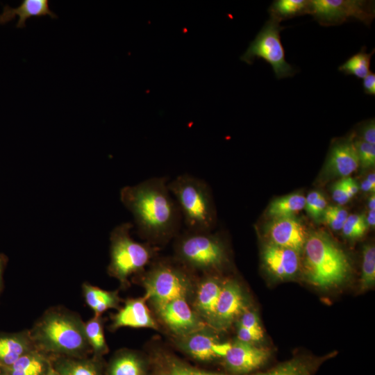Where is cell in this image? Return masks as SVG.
Listing matches in <instances>:
<instances>
[{
  "label": "cell",
  "mask_w": 375,
  "mask_h": 375,
  "mask_svg": "<svg viewBox=\"0 0 375 375\" xmlns=\"http://www.w3.org/2000/svg\"><path fill=\"white\" fill-rule=\"evenodd\" d=\"M4 8L12 18L18 16L16 24L17 28L24 27L26 20L32 17L48 15L51 18L57 17L50 10L49 1L47 0H24L17 8H13L6 6Z\"/></svg>",
  "instance_id": "7402d4cb"
},
{
  "label": "cell",
  "mask_w": 375,
  "mask_h": 375,
  "mask_svg": "<svg viewBox=\"0 0 375 375\" xmlns=\"http://www.w3.org/2000/svg\"><path fill=\"white\" fill-rule=\"evenodd\" d=\"M44 375H60L56 371L49 369Z\"/></svg>",
  "instance_id": "f6af8a7d"
},
{
  "label": "cell",
  "mask_w": 375,
  "mask_h": 375,
  "mask_svg": "<svg viewBox=\"0 0 375 375\" xmlns=\"http://www.w3.org/2000/svg\"><path fill=\"white\" fill-rule=\"evenodd\" d=\"M306 197L299 193H293L274 200L267 210L274 219L294 217L305 207Z\"/></svg>",
  "instance_id": "cb8c5ba5"
},
{
  "label": "cell",
  "mask_w": 375,
  "mask_h": 375,
  "mask_svg": "<svg viewBox=\"0 0 375 375\" xmlns=\"http://www.w3.org/2000/svg\"><path fill=\"white\" fill-rule=\"evenodd\" d=\"M268 350L235 340L223 358L224 367L236 375L247 374L263 366L269 360Z\"/></svg>",
  "instance_id": "7c38bea8"
},
{
  "label": "cell",
  "mask_w": 375,
  "mask_h": 375,
  "mask_svg": "<svg viewBox=\"0 0 375 375\" xmlns=\"http://www.w3.org/2000/svg\"><path fill=\"white\" fill-rule=\"evenodd\" d=\"M149 375H227L214 373L193 367L171 351L162 349H153L147 358ZM251 375H277L272 370Z\"/></svg>",
  "instance_id": "4fadbf2b"
},
{
  "label": "cell",
  "mask_w": 375,
  "mask_h": 375,
  "mask_svg": "<svg viewBox=\"0 0 375 375\" xmlns=\"http://www.w3.org/2000/svg\"><path fill=\"white\" fill-rule=\"evenodd\" d=\"M124 326L158 328L143 297L126 301L124 307L114 315L111 327L117 329Z\"/></svg>",
  "instance_id": "d6986e66"
},
{
  "label": "cell",
  "mask_w": 375,
  "mask_h": 375,
  "mask_svg": "<svg viewBox=\"0 0 375 375\" xmlns=\"http://www.w3.org/2000/svg\"><path fill=\"white\" fill-rule=\"evenodd\" d=\"M237 340L244 342L253 344L260 341L261 338L248 329L238 325Z\"/></svg>",
  "instance_id": "74e56055"
},
{
  "label": "cell",
  "mask_w": 375,
  "mask_h": 375,
  "mask_svg": "<svg viewBox=\"0 0 375 375\" xmlns=\"http://www.w3.org/2000/svg\"><path fill=\"white\" fill-rule=\"evenodd\" d=\"M150 265L142 275V283L145 289L143 298L154 310L173 299H188L194 287L192 270L175 258L153 260Z\"/></svg>",
  "instance_id": "5b68a950"
},
{
  "label": "cell",
  "mask_w": 375,
  "mask_h": 375,
  "mask_svg": "<svg viewBox=\"0 0 375 375\" xmlns=\"http://www.w3.org/2000/svg\"><path fill=\"white\" fill-rule=\"evenodd\" d=\"M56 367L60 375H101L99 366L89 360H63Z\"/></svg>",
  "instance_id": "f1b7e54d"
},
{
  "label": "cell",
  "mask_w": 375,
  "mask_h": 375,
  "mask_svg": "<svg viewBox=\"0 0 375 375\" xmlns=\"http://www.w3.org/2000/svg\"><path fill=\"white\" fill-rule=\"evenodd\" d=\"M363 79L364 92L367 94H375V74L369 72Z\"/></svg>",
  "instance_id": "f35d334b"
},
{
  "label": "cell",
  "mask_w": 375,
  "mask_h": 375,
  "mask_svg": "<svg viewBox=\"0 0 375 375\" xmlns=\"http://www.w3.org/2000/svg\"><path fill=\"white\" fill-rule=\"evenodd\" d=\"M132 227L130 223L122 224L112 231L110 238L108 271L122 283H126L131 275L144 272L158 251L156 245L133 240L129 233Z\"/></svg>",
  "instance_id": "52a82bcc"
},
{
  "label": "cell",
  "mask_w": 375,
  "mask_h": 375,
  "mask_svg": "<svg viewBox=\"0 0 375 375\" xmlns=\"http://www.w3.org/2000/svg\"><path fill=\"white\" fill-rule=\"evenodd\" d=\"M83 290L86 303L94 310L95 317L119 306L120 299L117 292L106 291L90 285H85Z\"/></svg>",
  "instance_id": "603a6c76"
},
{
  "label": "cell",
  "mask_w": 375,
  "mask_h": 375,
  "mask_svg": "<svg viewBox=\"0 0 375 375\" xmlns=\"http://www.w3.org/2000/svg\"><path fill=\"white\" fill-rule=\"evenodd\" d=\"M247 308L243 291L238 281H223L210 328L222 331L228 328Z\"/></svg>",
  "instance_id": "8fae6325"
},
{
  "label": "cell",
  "mask_w": 375,
  "mask_h": 375,
  "mask_svg": "<svg viewBox=\"0 0 375 375\" xmlns=\"http://www.w3.org/2000/svg\"><path fill=\"white\" fill-rule=\"evenodd\" d=\"M208 326L176 338L177 347L191 358L201 362H210L217 358L214 353V346L217 338Z\"/></svg>",
  "instance_id": "e0dca14e"
},
{
  "label": "cell",
  "mask_w": 375,
  "mask_h": 375,
  "mask_svg": "<svg viewBox=\"0 0 375 375\" xmlns=\"http://www.w3.org/2000/svg\"><path fill=\"white\" fill-rule=\"evenodd\" d=\"M375 282V248L372 244L365 245L362 252L361 284L362 288L372 286Z\"/></svg>",
  "instance_id": "f546056e"
},
{
  "label": "cell",
  "mask_w": 375,
  "mask_h": 375,
  "mask_svg": "<svg viewBox=\"0 0 375 375\" xmlns=\"http://www.w3.org/2000/svg\"><path fill=\"white\" fill-rule=\"evenodd\" d=\"M367 228L368 225L363 215L352 214L348 215L342 231L346 238L355 240L362 238Z\"/></svg>",
  "instance_id": "4dcf8cb0"
},
{
  "label": "cell",
  "mask_w": 375,
  "mask_h": 375,
  "mask_svg": "<svg viewBox=\"0 0 375 375\" xmlns=\"http://www.w3.org/2000/svg\"><path fill=\"white\" fill-rule=\"evenodd\" d=\"M309 1L306 0H276L269 7L270 15L281 21L304 13H308Z\"/></svg>",
  "instance_id": "4316f807"
},
{
  "label": "cell",
  "mask_w": 375,
  "mask_h": 375,
  "mask_svg": "<svg viewBox=\"0 0 375 375\" xmlns=\"http://www.w3.org/2000/svg\"><path fill=\"white\" fill-rule=\"evenodd\" d=\"M187 299L185 297L173 299L155 310L160 322L176 338L208 326Z\"/></svg>",
  "instance_id": "30bf717a"
},
{
  "label": "cell",
  "mask_w": 375,
  "mask_h": 375,
  "mask_svg": "<svg viewBox=\"0 0 375 375\" xmlns=\"http://www.w3.org/2000/svg\"><path fill=\"white\" fill-rule=\"evenodd\" d=\"M368 226L374 227L375 225V210H369L367 217H365Z\"/></svg>",
  "instance_id": "b9f144b4"
},
{
  "label": "cell",
  "mask_w": 375,
  "mask_h": 375,
  "mask_svg": "<svg viewBox=\"0 0 375 375\" xmlns=\"http://www.w3.org/2000/svg\"><path fill=\"white\" fill-rule=\"evenodd\" d=\"M0 273H1V266H0Z\"/></svg>",
  "instance_id": "bcb514c9"
},
{
  "label": "cell",
  "mask_w": 375,
  "mask_h": 375,
  "mask_svg": "<svg viewBox=\"0 0 375 375\" xmlns=\"http://www.w3.org/2000/svg\"><path fill=\"white\" fill-rule=\"evenodd\" d=\"M167 185L180 209L186 230L211 231L215 224L216 213L207 183L199 177L183 174L168 181Z\"/></svg>",
  "instance_id": "277c9868"
},
{
  "label": "cell",
  "mask_w": 375,
  "mask_h": 375,
  "mask_svg": "<svg viewBox=\"0 0 375 375\" xmlns=\"http://www.w3.org/2000/svg\"><path fill=\"white\" fill-rule=\"evenodd\" d=\"M7 368L9 375H44L49 370L46 360L32 351L21 356Z\"/></svg>",
  "instance_id": "d4e9b609"
},
{
  "label": "cell",
  "mask_w": 375,
  "mask_h": 375,
  "mask_svg": "<svg viewBox=\"0 0 375 375\" xmlns=\"http://www.w3.org/2000/svg\"><path fill=\"white\" fill-rule=\"evenodd\" d=\"M9 22L8 19L4 15L3 13L0 15V24H5Z\"/></svg>",
  "instance_id": "ee69618b"
},
{
  "label": "cell",
  "mask_w": 375,
  "mask_h": 375,
  "mask_svg": "<svg viewBox=\"0 0 375 375\" xmlns=\"http://www.w3.org/2000/svg\"><path fill=\"white\" fill-rule=\"evenodd\" d=\"M326 206L324 196L318 191H312L306 197L304 208L312 217L317 219L323 215Z\"/></svg>",
  "instance_id": "d6a6232c"
},
{
  "label": "cell",
  "mask_w": 375,
  "mask_h": 375,
  "mask_svg": "<svg viewBox=\"0 0 375 375\" xmlns=\"http://www.w3.org/2000/svg\"><path fill=\"white\" fill-rule=\"evenodd\" d=\"M268 236L271 244L302 251L307 238L303 224L294 217L274 219L268 226Z\"/></svg>",
  "instance_id": "9a60e30c"
},
{
  "label": "cell",
  "mask_w": 375,
  "mask_h": 375,
  "mask_svg": "<svg viewBox=\"0 0 375 375\" xmlns=\"http://www.w3.org/2000/svg\"><path fill=\"white\" fill-rule=\"evenodd\" d=\"M223 281L214 274H204L196 285L192 308L199 317L210 327Z\"/></svg>",
  "instance_id": "5bb4252c"
},
{
  "label": "cell",
  "mask_w": 375,
  "mask_h": 375,
  "mask_svg": "<svg viewBox=\"0 0 375 375\" xmlns=\"http://www.w3.org/2000/svg\"><path fill=\"white\" fill-rule=\"evenodd\" d=\"M372 1L362 0H311L308 13L323 26L340 24L353 19L369 25L374 18Z\"/></svg>",
  "instance_id": "9c48e42d"
},
{
  "label": "cell",
  "mask_w": 375,
  "mask_h": 375,
  "mask_svg": "<svg viewBox=\"0 0 375 375\" xmlns=\"http://www.w3.org/2000/svg\"><path fill=\"white\" fill-rule=\"evenodd\" d=\"M361 140L371 144H375V123L374 119L365 122L360 128Z\"/></svg>",
  "instance_id": "8d00e7d4"
},
{
  "label": "cell",
  "mask_w": 375,
  "mask_h": 375,
  "mask_svg": "<svg viewBox=\"0 0 375 375\" xmlns=\"http://www.w3.org/2000/svg\"><path fill=\"white\" fill-rule=\"evenodd\" d=\"M305 274L308 281L320 288L342 283L351 272V264L344 251L322 231L307 236L304 247Z\"/></svg>",
  "instance_id": "7a4b0ae2"
},
{
  "label": "cell",
  "mask_w": 375,
  "mask_h": 375,
  "mask_svg": "<svg viewBox=\"0 0 375 375\" xmlns=\"http://www.w3.org/2000/svg\"><path fill=\"white\" fill-rule=\"evenodd\" d=\"M299 253L273 244L262 251V260L267 269L276 277L288 278L295 275L299 267Z\"/></svg>",
  "instance_id": "ac0fdd59"
},
{
  "label": "cell",
  "mask_w": 375,
  "mask_h": 375,
  "mask_svg": "<svg viewBox=\"0 0 375 375\" xmlns=\"http://www.w3.org/2000/svg\"><path fill=\"white\" fill-rule=\"evenodd\" d=\"M30 338L41 350L56 353L81 355L90 347L85 324L64 310L47 312L32 330Z\"/></svg>",
  "instance_id": "3957f363"
},
{
  "label": "cell",
  "mask_w": 375,
  "mask_h": 375,
  "mask_svg": "<svg viewBox=\"0 0 375 375\" xmlns=\"http://www.w3.org/2000/svg\"><path fill=\"white\" fill-rule=\"evenodd\" d=\"M108 375H149L148 360L135 352H122L111 362Z\"/></svg>",
  "instance_id": "ffe728a7"
},
{
  "label": "cell",
  "mask_w": 375,
  "mask_h": 375,
  "mask_svg": "<svg viewBox=\"0 0 375 375\" xmlns=\"http://www.w3.org/2000/svg\"><path fill=\"white\" fill-rule=\"evenodd\" d=\"M238 325L251 331L262 339L263 331L257 314L246 308L238 317Z\"/></svg>",
  "instance_id": "e575fe53"
},
{
  "label": "cell",
  "mask_w": 375,
  "mask_h": 375,
  "mask_svg": "<svg viewBox=\"0 0 375 375\" xmlns=\"http://www.w3.org/2000/svg\"><path fill=\"white\" fill-rule=\"evenodd\" d=\"M85 333L90 346L97 354H103L108 351L99 317H94L85 324Z\"/></svg>",
  "instance_id": "83f0119b"
},
{
  "label": "cell",
  "mask_w": 375,
  "mask_h": 375,
  "mask_svg": "<svg viewBox=\"0 0 375 375\" xmlns=\"http://www.w3.org/2000/svg\"><path fill=\"white\" fill-rule=\"evenodd\" d=\"M374 49L371 53H367L365 48L353 55L341 65L338 69L346 75H353L358 78H365L369 72L371 58Z\"/></svg>",
  "instance_id": "484cf974"
},
{
  "label": "cell",
  "mask_w": 375,
  "mask_h": 375,
  "mask_svg": "<svg viewBox=\"0 0 375 375\" xmlns=\"http://www.w3.org/2000/svg\"><path fill=\"white\" fill-rule=\"evenodd\" d=\"M344 181V188L350 197L351 199L356 195L359 190V186L355 179L351 177L342 178Z\"/></svg>",
  "instance_id": "ab89813d"
},
{
  "label": "cell",
  "mask_w": 375,
  "mask_h": 375,
  "mask_svg": "<svg viewBox=\"0 0 375 375\" xmlns=\"http://www.w3.org/2000/svg\"><path fill=\"white\" fill-rule=\"evenodd\" d=\"M369 210H375V195L374 192L372 194L368 201Z\"/></svg>",
  "instance_id": "7bdbcfd3"
},
{
  "label": "cell",
  "mask_w": 375,
  "mask_h": 375,
  "mask_svg": "<svg viewBox=\"0 0 375 375\" xmlns=\"http://www.w3.org/2000/svg\"><path fill=\"white\" fill-rule=\"evenodd\" d=\"M280 23V19L270 15L269 19L240 57L247 64H251L255 58H262L272 66L278 79L294 74V68L285 60L280 36L281 31L285 28Z\"/></svg>",
  "instance_id": "ba28073f"
},
{
  "label": "cell",
  "mask_w": 375,
  "mask_h": 375,
  "mask_svg": "<svg viewBox=\"0 0 375 375\" xmlns=\"http://www.w3.org/2000/svg\"><path fill=\"white\" fill-rule=\"evenodd\" d=\"M359 165L363 167H372L375 165V146L362 140L354 141Z\"/></svg>",
  "instance_id": "836d02e7"
},
{
  "label": "cell",
  "mask_w": 375,
  "mask_h": 375,
  "mask_svg": "<svg viewBox=\"0 0 375 375\" xmlns=\"http://www.w3.org/2000/svg\"><path fill=\"white\" fill-rule=\"evenodd\" d=\"M168 181L165 176L151 177L121 191V200L132 213L139 234L156 246L175 238L183 222Z\"/></svg>",
  "instance_id": "6da1fadb"
},
{
  "label": "cell",
  "mask_w": 375,
  "mask_h": 375,
  "mask_svg": "<svg viewBox=\"0 0 375 375\" xmlns=\"http://www.w3.org/2000/svg\"><path fill=\"white\" fill-rule=\"evenodd\" d=\"M32 344L31 338L25 336L0 338V365L11 366L21 356L31 351Z\"/></svg>",
  "instance_id": "44dd1931"
},
{
  "label": "cell",
  "mask_w": 375,
  "mask_h": 375,
  "mask_svg": "<svg viewBox=\"0 0 375 375\" xmlns=\"http://www.w3.org/2000/svg\"><path fill=\"white\" fill-rule=\"evenodd\" d=\"M348 215L347 211L340 206H327L323 213L324 221L334 231L342 230Z\"/></svg>",
  "instance_id": "1f68e13d"
},
{
  "label": "cell",
  "mask_w": 375,
  "mask_h": 375,
  "mask_svg": "<svg viewBox=\"0 0 375 375\" xmlns=\"http://www.w3.org/2000/svg\"><path fill=\"white\" fill-rule=\"evenodd\" d=\"M174 239V258L192 272L213 274L227 262L224 243L211 231L185 230Z\"/></svg>",
  "instance_id": "8992f818"
},
{
  "label": "cell",
  "mask_w": 375,
  "mask_h": 375,
  "mask_svg": "<svg viewBox=\"0 0 375 375\" xmlns=\"http://www.w3.org/2000/svg\"><path fill=\"white\" fill-rule=\"evenodd\" d=\"M331 193L333 200L340 205L347 203L350 199V197L344 188L342 178L333 185Z\"/></svg>",
  "instance_id": "d590c367"
},
{
  "label": "cell",
  "mask_w": 375,
  "mask_h": 375,
  "mask_svg": "<svg viewBox=\"0 0 375 375\" xmlns=\"http://www.w3.org/2000/svg\"><path fill=\"white\" fill-rule=\"evenodd\" d=\"M360 188L364 192H374L375 175L374 172L369 174L367 177L362 181Z\"/></svg>",
  "instance_id": "60d3db41"
},
{
  "label": "cell",
  "mask_w": 375,
  "mask_h": 375,
  "mask_svg": "<svg viewBox=\"0 0 375 375\" xmlns=\"http://www.w3.org/2000/svg\"><path fill=\"white\" fill-rule=\"evenodd\" d=\"M359 160L351 138L335 141L331 148L325 165L328 176L346 178L354 172Z\"/></svg>",
  "instance_id": "2e32d148"
}]
</instances>
